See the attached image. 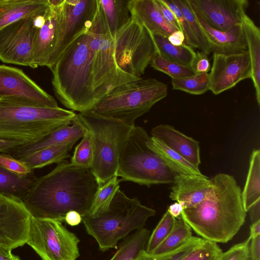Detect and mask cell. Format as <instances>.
I'll use <instances>...</instances> for the list:
<instances>
[{
	"label": "cell",
	"instance_id": "obj_7",
	"mask_svg": "<svg viewBox=\"0 0 260 260\" xmlns=\"http://www.w3.org/2000/svg\"><path fill=\"white\" fill-rule=\"evenodd\" d=\"M168 94V86L154 78L141 79L120 85L104 96L91 111L134 126L135 120Z\"/></svg>",
	"mask_w": 260,
	"mask_h": 260
},
{
	"label": "cell",
	"instance_id": "obj_27",
	"mask_svg": "<svg viewBox=\"0 0 260 260\" xmlns=\"http://www.w3.org/2000/svg\"><path fill=\"white\" fill-rule=\"evenodd\" d=\"M242 203L247 212L260 201V151L254 150L250 156L249 170L241 193Z\"/></svg>",
	"mask_w": 260,
	"mask_h": 260
},
{
	"label": "cell",
	"instance_id": "obj_52",
	"mask_svg": "<svg viewBox=\"0 0 260 260\" xmlns=\"http://www.w3.org/2000/svg\"><path fill=\"white\" fill-rule=\"evenodd\" d=\"M248 211L252 223L260 220V201L253 205Z\"/></svg>",
	"mask_w": 260,
	"mask_h": 260
},
{
	"label": "cell",
	"instance_id": "obj_50",
	"mask_svg": "<svg viewBox=\"0 0 260 260\" xmlns=\"http://www.w3.org/2000/svg\"><path fill=\"white\" fill-rule=\"evenodd\" d=\"M168 40L173 45L180 46L184 44L185 37L182 31L176 30L168 37Z\"/></svg>",
	"mask_w": 260,
	"mask_h": 260
},
{
	"label": "cell",
	"instance_id": "obj_55",
	"mask_svg": "<svg viewBox=\"0 0 260 260\" xmlns=\"http://www.w3.org/2000/svg\"><path fill=\"white\" fill-rule=\"evenodd\" d=\"M14 260H21L20 258L18 256H16V257Z\"/></svg>",
	"mask_w": 260,
	"mask_h": 260
},
{
	"label": "cell",
	"instance_id": "obj_2",
	"mask_svg": "<svg viewBox=\"0 0 260 260\" xmlns=\"http://www.w3.org/2000/svg\"><path fill=\"white\" fill-rule=\"evenodd\" d=\"M211 179L213 187L209 196L197 206L183 209L181 217L202 238L225 243L245 222L242 190L230 175L219 173Z\"/></svg>",
	"mask_w": 260,
	"mask_h": 260
},
{
	"label": "cell",
	"instance_id": "obj_17",
	"mask_svg": "<svg viewBox=\"0 0 260 260\" xmlns=\"http://www.w3.org/2000/svg\"><path fill=\"white\" fill-rule=\"evenodd\" d=\"M97 6L98 0H64L63 17L52 59V67L62 53L89 29Z\"/></svg>",
	"mask_w": 260,
	"mask_h": 260
},
{
	"label": "cell",
	"instance_id": "obj_16",
	"mask_svg": "<svg viewBox=\"0 0 260 260\" xmlns=\"http://www.w3.org/2000/svg\"><path fill=\"white\" fill-rule=\"evenodd\" d=\"M209 74V90L217 95L251 78V69L247 50L230 53H213Z\"/></svg>",
	"mask_w": 260,
	"mask_h": 260
},
{
	"label": "cell",
	"instance_id": "obj_8",
	"mask_svg": "<svg viewBox=\"0 0 260 260\" xmlns=\"http://www.w3.org/2000/svg\"><path fill=\"white\" fill-rule=\"evenodd\" d=\"M150 137L134 126L120 152L117 175L126 181L150 186L174 183L177 174L147 144Z\"/></svg>",
	"mask_w": 260,
	"mask_h": 260
},
{
	"label": "cell",
	"instance_id": "obj_47",
	"mask_svg": "<svg viewBox=\"0 0 260 260\" xmlns=\"http://www.w3.org/2000/svg\"><path fill=\"white\" fill-rule=\"evenodd\" d=\"M25 145L26 144L21 141L0 139V152H13L19 147Z\"/></svg>",
	"mask_w": 260,
	"mask_h": 260
},
{
	"label": "cell",
	"instance_id": "obj_24",
	"mask_svg": "<svg viewBox=\"0 0 260 260\" xmlns=\"http://www.w3.org/2000/svg\"><path fill=\"white\" fill-rule=\"evenodd\" d=\"M49 6L48 0H0V29L20 19L39 15Z\"/></svg>",
	"mask_w": 260,
	"mask_h": 260
},
{
	"label": "cell",
	"instance_id": "obj_34",
	"mask_svg": "<svg viewBox=\"0 0 260 260\" xmlns=\"http://www.w3.org/2000/svg\"><path fill=\"white\" fill-rule=\"evenodd\" d=\"M192 237L191 228L181 216L176 219L170 234L150 254H159L172 251L187 242Z\"/></svg>",
	"mask_w": 260,
	"mask_h": 260
},
{
	"label": "cell",
	"instance_id": "obj_15",
	"mask_svg": "<svg viewBox=\"0 0 260 260\" xmlns=\"http://www.w3.org/2000/svg\"><path fill=\"white\" fill-rule=\"evenodd\" d=\"M63 3L58 6L49 4L46 10L36 18L32 58L35 68L52 67V59L59 38L63 17Z\"/></svg>",
	"mask_w": 260,
	"mask_h": 260
},
{
	"label": "cell",
	"instance_id": "obj_40",
	"mask_svg": "<svg viewBox=\"0 0 260 260\" xmlns=\"http://www.w3.org/2000/svg\"><path fill=\"white\" fill-rule=\"evenodd\" d=\"M176 220V219L167 211L150 235L145 247L147 253L152 252L165 240L172 231Z\"/></svg>",
	"mask_w": 260,
	"mask_h": 260
},
{
	"label": "cell",
	"instance_id": "obj_30",
	"mask_svg": "<svg viewBox=\"0 0 260 260\" xmlns=\"http://www.w3.org/2000/svg\"><path fill=\"white\" fill-rule=\"evenodd\" d=\"M152 37L160 55L179 64L191 66L196 54L192 48L185 44L180 46L173 45L165 36L152 35Z\"/></svg>",
	"mask_w": 260,
	"mask_h": 260
},
{
	"label": "cell",
	"instance_id": "obj_46",
	"mask_svg": "<svg viewBox=\"0 0 260 260\" xmlns=\"http://www.w3.org/2000/svg\"><path fill=\"white\" fill-rule=\"evenodd\" d=\"M154 1L166 22L176 30H181L179 24L173 11L164 3L162 0Z\"/></svg>",
	"mask_w": 260,
	"mask_h": 260
},
{
	"label": "cell",
	"instance_id": "obj_29",
	"mask_svg": "<svg viewBox=\"0 0 260 260\" xmlns=\"http://www.w3.org/2000/svg\"><path fill=\"white\" fill-rule=\"evenodd\" d=\"M109 31L113 38L130 19L128 1L99 0Z\"/></svg>",
	"mask_w": 260,
	"mask_h": 260
},
{
	"label": "cell",
	"instance_id": "obj_21",
	"mask_svg": "<svg viewBox=\"0 0 260 260\" xmlns=\"http://www.w3.org/2000/svg\"><path fill=\"white\" fill-rule=\"evenodd\" d=\"M151 137L179 154L199 168L201 164L199 142L176 130L173 126L161 124L153 127Z\"/></svg>",
	"mask_w": 260,
	"mask_h": 260
},
{
	"label": "cell",
	"instance_id": "obj_33",
	"mask_svg": "<svg viewBox=\"0 0 260 260\" xmlns=\"http://www.w3.org/2000/svg\"><path fill=\"white\" fill-rule=\"evenodd\" d=\"M33 172L27 175H18L0 166V191L22 198L36 179Z\"/></svg>",
	"mask_w": 260,
	"mask_h": 260
},
{
	"label": "cell",
	"instance_id": "obj_39",
	"mask_svg": "<svg viewBox=\"0 0 260 260\" xmlns=\"http://www.w3.org/2000/svg\"><path fill=\"white\" fill-rule=\"evenodd\" d=\"M204 240L202 238L192 236L189 241L177 249L159 254L148 253L145 249L139 254L136 260H181Z\"/></svg>",
	"mask_w": 260,
	"mask_h": 260
},
{
	"label": "cell",
	"instance_id": "obj_53",
	"mask_svg": "<svg viewBox=\"0 0 260 260\" xmlns=\"http://www.w3.org/2000/svg\"><path fill=\"white\" fill-rule=\"evenodd\" d=\"M12 250L0 245V260H14L16 255L12 253Z\"/></svg>",
	"mask_w": 260,
	"mask_h": 260
},
{
	"label": "cell",
	"instance_id": "obj_23",
	"mask_svg": "<svg viewBox=\"0 0 260 260\" xmlns=\"http://www.w3.org/2000/svg\"><path fill=\"white\" fill-rule=\"evenodd\" d=\"M128 7L131 15L152 35L168 37L176 30L165 20L154 0H128Z\"/></svg>",
	"mask_w": 260,
	"mask_h": 260
},
{
	"label": "cell",
	"instance_id": "obj_13",
	"mask_svg": "<svg viewBox=\"0 0 260 260\" xmlns=\"http://www.w3.org/2000/svg\"><path fill=\"white\" fill-rule=\"evenodd\" d=\"M31 217L19 197L0 191V245L12 250L25 244Z\"/></svg>",
	"mask_w": 260,
	"mask_h": 260
},
{
	"label": "cell",
	"instance_id": "obj_37",
	"mask_svg": "<svg viewBox=\"0 0 260 260\" xmlns=\"http://www.w3.org/2000/svg\"><path fill=\"white\" fill-rule=\"evenodd\" d=\"M150 64L154 70L169 75L172 79L183 78L196 74L191 66H185L169 60L158 53L152 58Z\"/></svg>",
	"mask_w": 260,
	"mask_h": 260
},
{
	"label": "cell",
	"instance_id": "obj_44",
	"mask_svg": "<svg viewBox=\"0 0 260 260\" xmlns=\"http://www.w3.org/2000/svg\"><path fill=\"white\" fill-rule=\"evenodd\" d=\"M249 238L244 241L234 245L228 251L222 252L219 260H250Z\"/></svg>",
	"mask_w": 260,
	"mask_h": 260
},
{
	"label": "cell",
	"instance_id": "obj_41",
	"mask_svg": "<svg viewBox=\"0 0 260 260\" xmlns=\"http://www.w3.org/2000/svg\"><path fill=\"white\" fill-rule=\"evenodd\" d=\"M222 253L217 243L204 239L181 260H219Z\"/></svg>",
	"mask_w": 260,
	"mask_h": 260
},
{
	"label": "cell",
	"instance_id": "obj_26",
	"mask_svg": "<svg viewBox=\"0 0 260 260\" xmlns=\"http://www.w3.org/2000/svg\"><path fill=\"white\" fill-rule=\"evenodd\" d=\"M147 144L161 157L171 169L177 174L204 175L199 167L191 164L179 154L158 140L150 137Z\"/></svg>",
	"mask_w": 260,
	"mask_h": 260
},
{
	"label": "cell",
	"instance_id": "obj_14",
	"mask_svg": "<svg viewBox=\"0 0 260 260\" xmlns=\"http://www.w3.org/2000/svg\"><path fill=\"white\" fill-rule=\"evenodd\" d=\"M0 100L45 107H58L54 98L39 86L22 70L6 65H0Z\"/></svg>",
	"mask_w": 260,
	"mask_h": 260
},
{
	"label": "cell",
	"instance_id": "obj_6",
	"mask_svg": "<svg viewBox=\"0 0 260 260\" xmlns=\"http://www.w3.org/2000/svg\"><path fill=\"white\" fill-rule=\"evenodd\" d=\"M76 117L92 135L93 159L90 170L101 185L117 176L120 152L134 126L91 110L79 112Z\"/></svg>",
	"mask_w": 260,
	"mask_h": 260
},
{
	"label": "cell",
	"instance_id": "obj_54",
	"mask_svg": "<svg viewBox=\"0 0 260 260\" xmlns=\"http://www.w3.org/2000/svg\"><path fill=\"white\" fill-rule=\"evenodd\" d=\"M260 235V220L252 222L250 227L249 238L251 239Z\"/></svg>",
	"mask_w": 260,
	"mask_h": 260
},
{
	"label": "cell",
	"instance_id": "obj_3",
	"mask_svg": "<svg viewBox=\"0 0 260 260\" xmlns=\"http://www.w3.org/2000/svg\"><path fill=\"white\" fill-rule=\"evenodd\" d=\"M51 70L54 92L66 107L83 112L98 103L88 30L62 53Z\"/></svg>",
	"mask_w": 260,
	"mask_h": 260
},
{
	"label": "cell",
	"instance_id": "obj_42",
	"mask_svg": "<svg viewBox=\"0 0 260 260\" xmlns=\"http://www.w3.org/2000/svg\"><path fill=\"white\" fill-rule=\"evenodd\" d=\"M165 4L173 11L179 24L181 31L185 37V44L192 48L199 49V45L194 37L189 26L178 6L172 1L162 0Z\"/></svg>",
	"mask_w": 260,
	"mask_h": 260
},
{
	"label": "cell",
	"instance_id": "obj_51",
	"mask_svg": "<svg viewBox=\"0 0 260 260\" xmlns=\"http://www.w3.org/2000/svg\"><path fill=\"white\" fill-rule=\"evenodd\" d=\"M167 211L173 217L177 219L181 217L183 208L179 203L176 202L170 205Z\"/></svg>",
	"mask_w": 260,
	"mask_h": 260
},
{
	"label": "cell",
	"instance_id": "obj_25",
	"mask_svg": "<svg viewBox=\"0 0 260 260\" xmlns=\"http://www.w3.org/2000/svg\"><path fill=\"white\" fill-rule=\"evenodd\" d=\"M247 50L249 52L251 75L255 89L256 100L260 105V30L254 22L246 14L242 21Z\"/></svg>",
	"mask_w": 260,
	"mask_h": 260
},
{
	"label": "cell",
	"instance_id": "obj_38",
	"mask_svg": "<svg viewBox=\"0 0 260 260\" xmlns=\"http://www.w3.org/2000/svg\"><path fill=\"white\" fill-rule=\"evenodd\" d=\"M82 138L80 142L75 147L70 162L79 167L90 169L93 159L92 135L86 129Z\"/></svg>",
	"mask_w": 260,
	"mask_h": 260
},
{
	"label": "cell",
	"instance_id": "obj_10",
	"mask_svg": "<svg viewBox=\"0 0 260 260\" xmlns=\"http://www.w3.org/2000/svg\"><path fill=\"white\" fill-rule=\"evenodd\" d=\"M113 39L118 66L128 74L141 77L158 53L152 34L137 18L131 15Z\"/></svg>",
	"mask_w": 260,
	"mask_h": 260
},
{
	"label": "cell",
	"instance_id": "obj_45",
	"mask_svg": "<svg viewBox=\"0 0 260 260\" xmlns=\"http://www.w3.org/2000/svg\"><path fill=\"white\" fill-rule=\"evenodd\" d=\"M191 67L196 74L208 73L211 69V64L208 55L201 51L197 52Z\"/></svg>",
	"mask_w": 260,
	"mask_h": 260
},
{
	"label": "cell",
	"instance_id": "obj_32",
	"mask_svg": "<svg viewBox=\"0 0 260 260\" xmlns=\"http://www.w3.org/2000/svg\"><path fill=\"white\" fill-rule=\"evenodd\" d=\"M120 180L115 176L104 184L98 186L89 209L86 215L95 216L106 212L119 189Z\"/></svg>",
	"mask_w": 260,
	"mask_h": 260
},
{
	"label": "cell",
	"instance_id": "obj_28",
	"mask_svg": "<svg viewBox=\"0 0 260 260\" xmlns=\"http://www.w3.org/2000/svg\"><path fill=\"white\" fill-rule=\"evenodd\" d=\"M73 144L45 148L18 159L33 170L53 163L58 164L70 157Z\"/></svg>",
	"mask_w": 260,
	"mask_h": 260
},
{
	"label": "cell",
	"instance_id": "obj_1",
	"mask_svg": "<svg viewBox=\"0 0 260 260\" xmlns=\"http://www.w3.org/2000/svg\"><path fill=\"white\" fill-rule=\"evenodd\" d=\"M98 188L90 169L64 160L47 174L36 178L21 199L31 216L63 222L70 211L86 215Z\"/></svg>",
	"mask_w": 260,
	"mask_h": 260
},
{
	"label": "cell",
	"instance_id": "obj_35",
	"mask_svg": "<svg viewBox=\"0 0 260 260\" xmlns=\"http://www.w3.org/2000/svg\"><path fill=\"white\" fill-rule=\"evenodd\" d=\"M172 1L178 6L186 20L194 37L199 44L200 51L208 55L211 52L209 43L188 1L173 0Z\"/></svg>",
	"mask_w": 260,
	"mask_h": 260
},
{
	"label": "cell",
	"instance_id": "obj_9",
	"mask_svg": "<svg viewBox=\"0 0 260 260\" xmlns=\"http://www.w3.org/2000/svg\"><path fill=\"white\" fill-rule=\"evenodd\" d=\"M88 33L91 51L94 89L98 102L115 88L142 79L125 73L118 66L114 54V39L99 0Z\"/></svg>",
	"mask_w": 260,
	"mask_h": 260
},
{
	"label": "cell",
	"instance_id": "obj_31",
	"mask_svg": "<svg viewBox=\"0 0 260 260\" xmlns=\"http://www.w3.org/2000/svg\"><path fill=\"white\" fill-rule=\"evenodd\" d=\"M149 236L150 231L146 228L136 231L124 238L109 260H136L145 249Z\"/></svg>",
	"mask_w": 260,
	"mask_h": 260
},
{
	"label": "cell",
	"instance_id": "obj_43",
	"mask_svg": "<svg viewBox=\"0 0 260 260\" xmlns=\"http://www.w3.org/2000/svg\"><path fill=\"white\" fill-rule=\"evenodd\" d=\"M0 166L18 175H27L32 173V170L21 160L8 153H0Z\"/></svg>",
	"mask_w": 260,
	"mask_h": 260
},
{
	"label": "cell",
	"instance_id": "obj_18",
	"mask_svg": "<svg viewBox=\"0 0 260 260\" xmlns=\"http://www.w3.org/2000/svg\"><path fill=\"white\" fill-rule=\"evenodd\" d=\"M212 27L225 31L242 24L248 6L247 0H187Z\"/></svg>",
	"mask_w": 260,
	"mask_h": 260
},
{
	"label": "cell",
	"instance_id": "obj_49",
	"mask_svg": "<svg viewBox=\"0 0 260 260\" xmlns=\"http://www.w3.org/2000/svg\"><path fill=\"white\" fill-rule=\"evenodd\" d=\"M82 220V216L78 212L74 210L69 211L64 217V221L71 226L78 225Z\"/></svg>",
	"mask_w": 260,
	"mask_h": 260
},
{
	"label": "cell",
	"instance_id": "obj_19",
	"mask_svg": "<svg viewBox=\"0 0 260 260\" xmlns=\"http://www.w3.org/2000/svg\"><path fill=\"white\" fill-rule=\"evenodd\" d=\"M174 184L169 197L179 203L183 210L193 207L204 201L213 187L211 179L205 175L178 174Z\"/></svg>",
	"mask_w": 260,
	"mask_h": 260
},
{
	"label": "cell",
	"instance_id": "obj_12",
	"mask_svg": "<svg viewBox=\"0 0 260 260\" xmlns=\"http://www.w3.org/2000/svg\"><path fill=\"white\" fill-rule=\"evenodd\" d=\"M37 16L20 19L0 29L2 61L35 68L32 48Z\"/></svg>",
	"mask_w": 260,
	"mask_h": 260
},
{
	"label": "cell",
	"instance_id": "obj_5",
	"mask_svg": "<svg viewBox=\"0 0 260 260\" xmlns=\"http://www.w3.org/2000/svg\"><path fill=\"white\" fill-rule=\"evenodd\" d=\"M155 211L130 198L119 189L109 209L95 216H82L87 233L96 241L99 250L105 252L117 247L120 240L133 231L144 228Z\"/></svg>",
	"mask_w": 260,
	"mask_h": 260
},
{
	"label": "cell",
	"instance_id": "obj_20",
	"mask_svg": "<svg viewBox=\"0 0 260 260\" xmlns=\"http://www.w3.org/2000/svg\"><path fill=\"white\" fill-rule=\"evenodd\" d=\"M192 10L204 31L211 52L230 53L247 50L242 23L227 30H219L209 25L200 14Z\"/></svg>",
	"mask_w": 260,
	"mask_h": 260
},
{
	"label": "cell",
	"instance_id": "obj_11",
	"mask_svg": "<svg viewBox=\"0 0 260 260\" xmlns=\"http://www.w3.org/2000/svg\"><path fill=\"white\" fill-rule=\"evenodd\" d=\"M80 240L57 219L31 216L26 244L42 260H76Z\"/></svg>",
	"mask_w": 260,
	"mask_h": 260
},
{
	"label": "cell",
	"instance_id": "obj_22",
	"mask_svg": "<svg viewBox=\"0 0 260 260\" xmlns=\"http://www.w3.org/2000/svg\"><path fill=\"white\" fill-rule=\"evenodd\" d=\"M72 123L71 126L66 125L60 127L37 143L19 147L12 152L15 158L19 159L47 147L68 144H74L83 137L86 128L76 115Z\"/></svg>",
	"mask_w": 260,
	"mask_h": 260
},
{
	"label": "cell",
	"instance_id": "obj_4",
	"mask_svg": "<svg viewBox=\"0 0 260 260\" xmlns=\"http://www.w3.org/2000/svg\"><path fill=\"white\" fill-rule=\"evenodd\" d=\"M76 115L73 111L59 107L0 100V139L34 144L71 123Z\"/></svg>",
	"mask_w": 260,
	"mask_h": 260
},
{
	"label": "cell",
	"instance_id": "obj_36",
	"mask_svg": "<svg viewBox=\"0 0 260 260\" xmlns=\"http://www.w3.org/2000/svg\"><path fill=\"white\" fill-rule=\"evenodd\" d=\"M173 88L191 94L200 95L209 90V74L198 73L194 75L172 79Z\"/></svg>",
	"mask_w": 260,
	"mask_h": 260
},
{
	"label": "cell",
	"instance_id": "obj_48",
	"mask_svg": "<svg viewBox=\"0 0 260 260\" xmlns=\"http://www.w3.org/2000/svg\"><path fill=\"white\" fill-rule=\"evenodd\" d=\"M249 245L250 260H260V235L252 238Z\"/></svg>",
	"mask_w": 260,
	"mask_h": 260
}]
</instances>
